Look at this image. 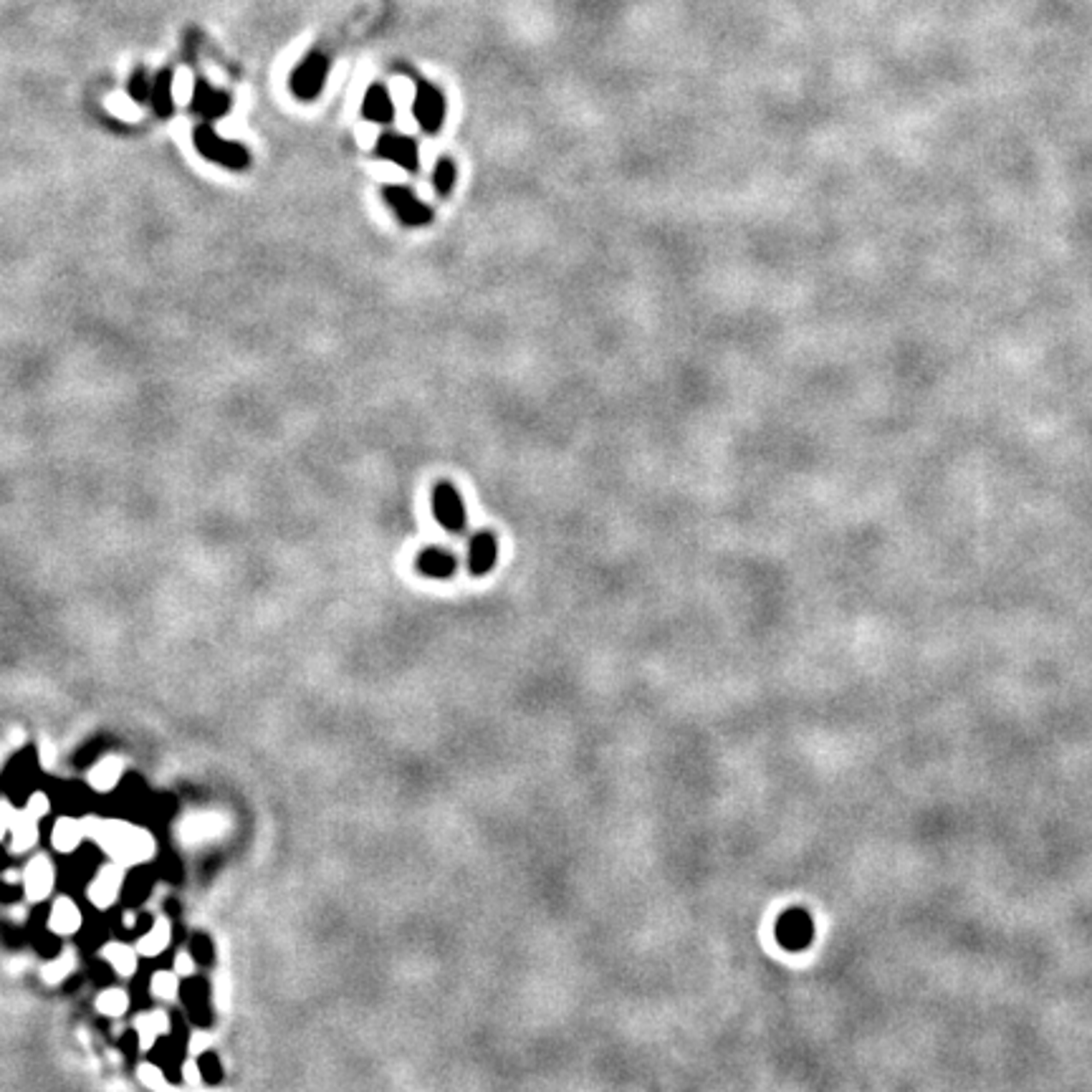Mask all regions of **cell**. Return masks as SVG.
Here are the masks:
<instances>
[{
  "label": "cell",
  "mask_w": 1092,
  "mask_h": 1092,
  "mask_svg": "<svg viewBox=\"0 0 1092 1092\" xmlns=\"http://www.w3.org/2000/svg\"><path fill=\"white\" fill-rule=\"evenodd\" d=\"M86 834H92L111 860L124 865V868L142 865V863L152 860V855H155L152 834L142 827L129 824V822L110 819V822L86 824Z\"/></svg>",
  "instance_id": "cell-1"
},
{
  "label": "cell",
  "mask_w": 1092,
  "mask_h": 1092,
  "mask_svg": "<svg viewBox=\"0 0 1092 1092\" xmlns=\"http://www.w3.org/2000/svg\"><path fill=\"white\" fill-rule=\"evenodd\" d=\"M815 918L804 908H789L776 918L774 938L789 953H802L815 943Z\"/></svg>",
  "instance_id": "cell-2"
},
{
  "label": "cell",
  "mask_w": 1092,
  "mask_h": 1092,
  "mask_svg": "<svg viewBox=\"0 0 1092 1092\" xmlns=\"http://www.w3.org/2000/svg\"><path fill=\"white\" fill-rule=\"evenodd\" d=\"M195 147L203 157H208L211 163L223 164L228 169H248V164H251V152L243 145L223 139L208 124L195 129Z\"/></svg>",
  "instance_id": "cell-3"
},
{
  "label": "cell",
  "mask_w": 1092,
  "mask_h": 1092,
  "mask_svg": "<svg viewBox=\"0 0 1092 1092\" xmlns=\"http://www.w3.org/2000/svg\"><path fill=\"white\" fill-rule=\"evenodd\" d=\"M327 74H329V58L324 54H319V51H312V54L306 56L296 68H294V74H291V92L299 97V99H304V102H312V99H317L319 94H322V89H324V84H327Z\"/></svg>",
  "instance_id": "cell-4"
},
{
  "label": "cell",
  "mask_w": 1092,
  "mask_h": 1092,
  "mask_svg": "<svg viewBox=\"0 0 1092 1092\" xmlns=\"http://www.w3.org/2000/svg\"><path fill=\"white\" fill-rule=\"evenodd\" d=\"M383 198L384 203L392 208V213L397 216V220L402 223V225H410V228H423V225H430L433 223V211L410 190V187H402V185H389V187H384L383 190Z\"/></svg>",
  "instance_id": "cell-5"
},
{
  "label": "cell",
  "mask_w": 1092,
  "mask_h": 1092,
  "mask_svg": "<svg viewBox=\"0 0 1092 1092\" xmlns=\"http://www.w3.org/2000/svg\"><path fill=\"white\" fill-rule=\"evenodd\" d=\"M433 513H436L437 524L445 531L460 534L468 526V513H466L463 498L448 481L437 484L436 491H433Z\"/></svg>",
  "instance_id": "cell-6"
},
{
  "label": "cell",
  "mask_w": 1092,
  "mask_h": 1092,
  "mask_svg": "<svg viewBox=\"0 0 1092 1092\" xmlns=\"http://www.w3.org/2000/svg\"><path fill=\"white\" fill-rule=\"evenodd\" d=\"M412 114L420 124L423 132L428 134H437L442 122H445V99L437 92L433 84L418 81V92H415V102H412Z\"/></svg>",
  "instance_id": "cell-7"
},
{
  "label": "cell",
  "mask_w": 1092,
  "mask_h": 1092,
  "mask_svg": "<svg viewBox=\"0 0 1092 1092\" xmlns=\"http://www.w3.org/2000/svg\"><path fill=\"white\" fill-rule=\"evenodd\" d=\"M377 155L395 163L397 167H402V169H407V172L420 169V150H418V142L412 137L387 132L377 139Z\"/></svg>",
  "instance_id": "cell-8"
},
{
  "label": "cell",
  "mask_w": 1092,
  "mask_h": 1092,
  "mask_svg": "<svg viewBox=\"0 0 1092 1092\" xmlns=\"http://www.w3.org/2000/svg\"><path fill=\"white\" fill-rule=\"evenodd\" d=\"M122 887H124V865L110 863V865L99 868V873H97V877L92 880V885L86 890V895H89V900H92L94 908L104 911V908H110V905L116 903Z\"/></svg>",
  "instance_id": "cell-9"
},
{
  "label": "cell",
  "mask_w": 1092,
  "mask_h": 1092,
  "mask_svg": "<svg viewBox=\"0 0 1092 1092\" xmlns=\"http://www.w3.org/2000/svg\"><path fill=\"white\" fill-rule=\"evenodd\" d=\"M54 882H56V875H54V865H51V860L46 858V855H39V858H33L28 865H26V873H23V887H26V895L31 898V900H46L49 895H51V890H54Z\"/></svg>",
  "instance_id": "cell-10"
},
{
  "label": "cell",
  "mask_w": 1092,
  "mask_h": 1092,
  "mask_svg": "<svg viewBox=\"0 0 1092 1092\" xmlns=\"http://www.w3.org/2000/svg\"><path fill=\"white\" fill-rule=\"evenodd\" d=\"M498 559V542L491 531H481L471 539L468 546V572L473 577H484L496 567Z\"/></svg>",
  "instance_id": "cell-11"
},
{
  "label": "cell",
  "mask_w": 1092,
  "mask_h": 1092,
  "mask_svg": "<svg viewBox=\"0 0 1092 1092\" xmlns=\"http://www.w3.org/2000/svg\"><path fill=\"white\" fill-rule=\"evenodd\" d=\"M418 572L423 574V577H428V579H448V577H453L455 574V569H458V559H455V554L453 551H448V549H440V546H430V549H425V551H420L418 554Z\"/></svg>",
  "instance_id": "cell-12"
},
{
  "label": "cell",
  "mask_w": 1092,
  "mask_h": 1092,
  "mask_svg": "<svg viewBox=\"0 0 1092 1092\" xmlns=\"http://www.w3.org/2000/svg\"><path fill=\"white\" fill-rule=\"evenodd\" d=\"M230 110V97L223 94L218 89H213L205 79L195 81V92H193V111L203 119H218L225 111Z\"/></svg>",
  "instance_id": "cell-13"
},
{
  "label": "cell",
  "mask_w": 1092,
  "mask_h": 1092,
  "mask_svg": "<svg viewBox=\"0 0 1092 1092\" xmlns=\"http://www.w3.org/2000/svg\"><path fill=\"white\" fill-rule=\"evenodd\" d=\"M81 923H84V916H81L79 905L71 898H58L54 908H51V916H49V926L56 935H74L81 929Z\"/></svg>",
  "instance_id": "cell-14"
},
{
  "label": "cell",
  "mask_w": 1092,
  "mask_h": 1092,
  "mask_svg": "<svg viewBox=\"0 0 1092 1092\" xmlns=\"http://www.w3.org/2000/svg\"><path fill=\"white\" fill-rule=\"evenodd\" d=\"M362 114H365L370 122H375V124H387V122H392V116H395V104H392V97H389V92L384 89L383 84H372V86L367 89L365 102H362Z\"/></svg>",
  "instance_id": "cell-15"
},
{
  "label": "cell",
  "mask_w": 1092,
  "mask_h": 1092,
  "mask_svg": "<svg viewBox=\"0 0 1092 1092\" xmlns=\"http://www.w3.org/2000/svg\"><path fill=\"white\" fill-rule=\"evenodd\" d=\"M86 837V824L76 822L74 817L56 819L54 829H51V845L58 852H74Z\"/></svg>",
  "instance_id": "cell-16"
},
{
  "label": "cell",
  "mask_w": 1092,
  "mask_h": 1092,
  "mask_svg": "<svg viewBox=\"0 0 1092 1092\" xmlns=\"http://www.w3.org/2000/svg\"><path fill=\"white\" fill-rule=\"evenodd\" d=\"M167 1032H169V1019H167L164 1012H150V1014H142L137 1019V1037H139L142 1049H150Z\"/></svg>",
  "instance_id": "cell-17"
},
{
  "label": "cell",
  "mask_w": 1092,
  "mask_h": 1092,
  "mask_svg": "<svg viewBox=\"0 0 1092 1092\" xmlns=\"http://www.w3.org/2000/svg\"><path fill=\"white\" fill-rule=\"evenodd\" d=\"M169 941H172V929H169V923L164 918H160V921L152 923V929L139 938L137 951L142 956H147V958H155V956H160L164 948L169 946Z\"/></svg>",
  "instance_id": "cell-18"
},
{
  "label": "cell",
  "mask_w": 1092,
  "mask_h": 1092,
  "mask_svg": "<svg viewBox=\"0 0 1092 1092\" xmlns=\"http://www.w3.org/2000/svg\"><path fill=\"white\" fill-rule=\"evenodd\" d=\"M102 953H104L107 964H110L119 976H132L137 971V951L132 946H127V943H107Z\"/></svg>",
  "instance_id": "cell-19"
},
{
  "label": "cell",
  "mask_w": 1092,
  "mask_h": 1092,
  "mask_svg": "<svg viewBox=\"0 0 1092 1092\" xmlns=\"http://www.w3.org/2000/svg\"><path fill=\"white\" fill-rule=\"evenodd\" d=\"M150 104L157 116H169L172 114V74L164 68L155 79H152V94H150Z\"/></svg>",
  "instance_id": "cell-20"
},
{
  "label": "cell",
  "mask_w": 1092,
  "mask_h": 1092,
  "mask_svg": "<svg viewBox=\"0 0 1092 1092\" xmlns=\"http://www.w3.org/2000/svg\"><path fill=\"white\" fill-rule=\"evenodd\" d=\"M10 829H13V850L15 852L31 850L39 840V819L31 817L28 812H21V817H15Z\"/></svg>",
  "instance_id": "cell-21"
},
{
  "label": "cell",
  "mask_w": 1092,
  "mask_h": 1092,
  "mask_svg": "<svg viewBox=\"0 0 1092 1092\" xmlns=\"http://www.w3.org/2000/svg\"><path fill=\"white\" fill-rule=\"evenodd\" d=\"M122 771H124V764H122L119 759H104V762H99V764L92 769V774H89V784H92L97 792H111V789L119 784Z\"/></svg>",
  "instance_id": "cell-22"
},
{
  "label": "cell",
  "mask_w": 1092,
  "mask_h": 1092,
  "mask_svg": "<svg viewBox=\"0 0 1092 1092\" xmlns=\"http://www.w3.org/2000/svg\"><path fill=\"white\" fill-rule=\"evenodd\" d=\"M455 177H458L455 163L450 157H440L436 164V172H433V185H436V193L440 198H448L453 193Z\"/></svg>",
  "instance_id": "cell-23"
},
{
  "label": "cell",
  "mask_w": 1092,
  "mask_h": 1092,
  "mask_svg": "<svg viewBox=\"0 0 1092 1092\" xmlns=\"http://www.w3.org/2000/svg\"><path fill=\"white\" fill-rule=\"evenodd\" d=\"M97 1006H99V1012L102 1014H107V1017H122L124 1012H127V1006H129V996H127V991H122V988H107L99 999H97Z\"/></svg>",
  "instance_id": "cell-24"
},
{
  "label": "cell",
  "mask_w": 1092,
  "mask_h": 1092,
  "mask_svg": "<svg viewBox=\"0 0 1092 1092\" xmlns=\"http://www.w3.org/2000/svg\"><path fill=\"white\" fill-rule=\"evenodd\" d=\"M180 974H172V971H157L155 976H152V982H150V988H152V996L155 999H163V1001H172V999H177V991H180V979H177Z\"/></svg>",
  "instance_id": "cell-25"
},
{
  "label": "cell",
  "mask_w": 1092,
  "mask_h": 1092,
  "mask_svg": "<svg viewBox=\"0 0 1092 1092\" xmlns=\"http://www.w3.org/2000/svg\"><path fill=\"white\" fill-rule=\"evenodd\" d=\"M74 966H76V958H74V953L71 951H63L58 958H54L51 964H46L44 966V982L46 983H61L71 971H74Z\"/></svg>",
  "instance_id": "cell-26"
},
{
  "label": "cell",
  "mask_w": 1092,
  "mask_h": 1092,
  "mask_svg": "<svg viewBox=\"0 0 1092 1092\" xmlns=\"http://www.w3.org/2000/svg\"><path fill=\"white\" fill-rule=\"evenodd\" d=\"M129 94H132V99H134V102H139V104L150 102L152 81H150V76H147V71H145V68H137V71L132 74V79H129Z\"/></svg>",
  "instance_id": "cell-27"
},
{
  "label": "cell",
  "mask_w": 1092,
  "mask_h": 1092,
  "mask_svg": "<svg viewBox=\"0 0 1092 1092\" xmlns=\"http://www.w3.org/2000/svg\"><path fill=\"white\" fill-rule=\"evenodd\" d=\"M137 1077H139V1083H142L145 1088H150V1090H164V1088H167V1077L163 1075V1070H160V1067H155V1065H142V1067L137 1070Z\"/></svg>",
  "instance_id": "cell-28"
},
{
  "label": "cell",
  "mask_w": 1092,
  "mask_h": 1092,
  "mask_svg": "<svg viewBox=\"0 0 1092 1092\" xmlns=\"http://www.w3.org/2000/svg\"><path fill=\"white\" fill-rule=\"evenodd\" d=\"M200 1070H203V1080L208 1083V1085H216L220 1083V1062L216 1054H211V1052H205L203 1057H200Z\"/></svg>",
  "instance_id": "cell-29"
},
{
  "label": "cell",
  "mask_w": 1092,
  "mask_h": 1092,
  "mask_svg": "<svg viewBox=\"0 0 1092 1092\" xmlns=\"http://www.w3.org/2000/svg\"><path fill=\"white\" fill-rule=\"evenodd\" d=\"M49 810H51V802H49V797H46V794H41V792L31 794V799H28V804H26V812H28L31 817L44 819L46 815H49Z\"/></svg>",
  "instance_id": "cell-30"
},
{
  "label": "cell",
  "mask_w": 1092,
  "mask_h": 1092,
  "mask_svg": "<svg viewBox=\"0 0 1092 1092\" xmlns=\"http://www.w3.org/2000/svg\"><path fill=\"white\" fill-rule=\"evenodd\" d=\"M193 958L198 964H211L213 961V946H211V941L205 935H198L193 941Z\"/></svg>",
  "instance_id": "cell-31"
},
{
  "label": "cell",
  "mask_w": 1092,
  "mask_h": 1092,
  "mask_svg": "<svg viewBox=\"0 0 1092 1092\" xmlns=\"http://www.w3.org/2000/svg\"><path fill=\"white\" fill-rule=\"evenodd\" d=\"M182 1080H185V1085H190V1088H198V1085H203L205 1080H203V1070H200V1062L195 1065V1062H185L182 1065Z\"/></svg>",
  "instance_id": "cell-32"
},
{
  "label": "cell",
  "mask_w": 1092,
  "mask_h": 1092,
  "mask_svg": "<svg viewBox=\"0 0 1092 1092\" xmlns=\"http://www.w3.org/2000/svg\"><path fill=\"white\" fill-rule=\"evenodd\" d=\"M175 971H177L180 976H193V958H190L187 953H180V956L175 958Z\"/></svg>",
  "instance_id": "cell-33"
}]
</instances>
